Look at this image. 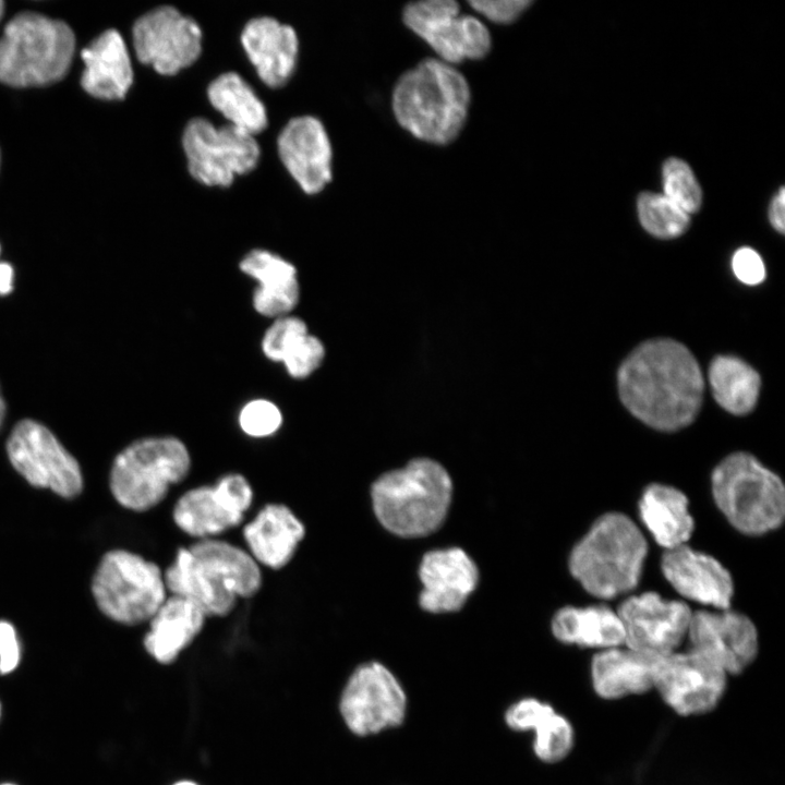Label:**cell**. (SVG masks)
Masks as SVG:
<instances>
[{
	"label": "cell",
	"mask_w": 785,
	"mask_h": 785,
	"mask_svg": "<svg viewBox=\"0 0 785 785\" xmlns=\"http://www.w3.org/2000/svg\"><path fill=\"white\" fill-rule=\"evenodd\" d=\"M678 714L698 715L714 709L726 688V673L690 649L660 656L654 686Z\"/></svg>",
	"instance_id": "15"
},
{
	"label": "cell",
	"mask_w": 785,
	"mask_h": 785,
	"mask_svg": "<svg viewBox=\"0 0 785 785\" xmlns=\"http://www.w3.org/2000/svg\"><path fill=\"white\" fill-rule=\"evenodd\" d=\"M164 580L167 592L192 601L206 617L228 616L263 582L259 565L247 551L216 538L180 547Z\"/></svg>",
	"instance_id": "2"
},
{
	"label": "cell",
	"mask_w": 785,
	"mask_h": 785,
	"mask_svg": "<svg viewBox=\"0 0 785 785\" xmlns=\"http://www.w3.org/2000/svg\"><path fill=\"white\" fill-rule=\"evenodd\" d=\"M240 269L259 282L253 295L259 314L281 316L297 305V269L288 261L265 250H253L241 261Z\"/></svg>",
	"instance_id": "27"
},
{
	"label": "cell",
	"mask_w": 785,
	"mask_h": 785,
	"mask_svg": "<svg viewBox=\"0 0 785 785\" xmlns=\"http://www.w3.org/2000/svg\"><path fill=\"white\" fill-rule=\"evenodd\" d=\"M3 10H4V5H3V2L0 0V19L3 14Z\"/></svg>",
	"instance_id": "45"
},
{
	"label": "cell",
	"mask_w": 785,
	"mask_h": 785,
	"mask_svg": "<svg viewBox=\"0 0 785 785\" xmlns=\"http://www.w3.org/2000/svg\"><path fill=\"white\" fill-rule=\"evenodd\" d=\"M553 712V706L546 702L535 698H523L506 710L505 722L515 732L534 730Z\"/></svg>",
	"instance_id": "37"
},
{
	"label": "cell",
	"mask_w": 785,
	"mask_h": 785,
	"mask_svg": "<svg viewBox=\"0 0 785 785\" xmlns=\"http://www.w3.org/2000/svg\"><path fill=\"white\" fill-rule=\"evenodd\" d=\"M241 41L261 80L280 87L290 78L298 56L294 29L274 17L261 16L246 23Z\"/></svg>",
	"instance_id": "23"
},
{
	"label": "cell",
	"mask_w": 785,
	"mask_h": 785,
	"mask_svg": "<svg viewBox=\"0 0 785 785\" xmlns=\"http://www.w3.org/2000/svg\"><path fill=\"white\" fill-rule=\"evenodd\" d=\"M339 706L348 728L358 736H369L403 722L407 696L385 665L369 662L358 666L348 679Z\"/></svg>",
	"instance_id": "12"
},
{
	"label": "cell",
	"mask_w": 785,
	"mask_h": 785,
	"mask_svg": "<svg viewBox=\"0 0 785 785\" xmlns=\"http://www.w3.org/2000/svg\"><path fill=\"white\" fill-rule=\"evenodd\" d=\"M552 631L567 644L611 649L625 642L621 620L605 605L566 606L552 619Z\"/></svg>",
	"instance_id": "29"
},
{
	"label": "cell",
	"mask_w": 785,
	"mask_h": 785,
	"mask_svg": "<svg viewBox=\"0 0 785 785\" xmlns=\"http://www.w3.org/2000/svg\"><path fill=\"white\" fill-rule=\"evenodd\" d=\"M709 383L715 401L732 414H747L758 402L760 375L737 357H715L709 367Z\"/></svg>",
	"instance_id": "31"
},
{
	"label": "cell",
	"mask_w": 785,
	"mask_h": 785,
	"mask_svg": "<svg viewBox=\"0 0 785 785\" xmlns=\"http://www.w3.org/2000/svg\"><path fill=\"white\" fill-rule=\"evenodd\" d=\"M662 570L685 597L717 609L728 608L734 592L733 580L715 558L684 544L665 551Z\"/></svg>",
	"instance_id": "21"
},
{
	"label": "cell",
	"mask_w": 785,
	"mask_h": 785,
	"mask_svg": "<svg viewBox=\"0 0 785 785\" xmlns=\"http://www.w3.org/2000/svg\"><path fill=\"white\" fill-rule=\"evenodd\" d=\"M714 500L740 532L759 535L776 529L785 515L781 479L750 454L724 458L711 476Z\"/></svg>",
	"instance_id": "7"
},
{
	"label": "cell",
	"mask_w": 785,
	"mask_h": 785,
	"mask_svg": "<svg viewBox=\"0 0 785 785\" xmlns=\"http://www.w3.org/2000/svg\"><path fill=\"white\" fill-rule=\"evenodd\" d=\"M14 271L10 264L0 262V294H9L13 289Z\"/></svg>",
	"instance_id": "42"
},
{
	"label": "cell",
	"mask_w": 785,
	"mask_h": 785,
	"mask_svg": "<svg viewBox=\"0 0 785 785\" xmlns=\"http://www.w3.org/2000/svg\"><path fill=\"white\" fill-rule=\"evenodd\" d=\"M4 414H5V404H4L3 398H2V396H1V394H0V426H1L2 422H3Z\"/></svg>",
	"instance_id": "43"
},
{
	"label": "cell",
	"mask_w": 785,
	"mask_h": 785,
	"mask_svg": "<svg viewBox=\"0 0 785 785\" xmlns=\"http://www.w3.org/2000/svg\"><path fill=\"white\" fill-rule=\"evenodd\" d=\"M647 551L635 522L624 514L608 512L575 545L569 570L590 594L612 599L638 584Z\"/></svg>",
	"instance_id": "5"
},
{
	"label": "cell",
	"mask_w": 785,
	"mask_h": 785,
	"mask_svg": "<svg viewBox=\"0 0 785 785\" xmlns=\"http://www.w3.org/2000/svg\"><path fill=\"white\" fill-rule=\"evenodd\" d=\"M423 589L419 602L431 613L459 611L479 583V570L461 548L427 552L420 564Z\"/></svg>",
	"instance_id": "19"
},
{
	"label": "cell",
	"mask_w": 785,
	"mask_h": 785,
	"mask_svg": "<svg viewBox=\"0 0 785 785\" xmlns=\"http://www.w3.org/2000/svg\"><path fill=\"white\" fill-rule=\"evenodd\" d=\"M617 614L629 649L663 656L675 652L687 636L692 612L680 601L645 592L625 600Z\"/></svg>",
	"instance_id": "17"
},
{
	"label": "cell",
	"mask_w": 785,
	"mask_h": 785,
	"mask_svg": "<svg viewBox=\"0 0 785 785\" xmlns=\"http://www.w3.org/2000/svg\"><path fill=\"white\" fill-rule=\"evenodd\" d=\"M7 452L14 469L33 486L49 488L64 498L83 490L76 459L43 424L25 419L12 430Z\"/></svg>",
	"instance_id": "11"
},
{
	"label": "cell",
	"mask_w": 785,
	"mask_h": 785,
	"mask_svg": "<svg viewBox=\"0 0 785 785\" xmlns=\"http://www.w3.org/2000/svg\"><path fill=\"white\" fill-rule=\"evenodd\" d=\"M182 143L191 176L206 185H230L234 174L250 172L259 158L252 134L232 124L217 129L203 118L186 124Z\"/></svg>",
	"instance_id": "10"
},
{
	"label": "cell",
	"mask_w": 785,
	"mask_h": 785,
	"mask_svg": "<svg viewBox=\"0 0 785 785\" xmlns=\"http://www.w3.org/2000/svg\"><path fill=\"white\" fill-rule=\"evenodd\" d=\"M92 593L104 615L129 626L148 621L168 596L160 567L125 550L104 555Z\"/></svg>",
	"instance_id": "9"
},
{
	"label": "cell",
	"mask_w": 785,
	"mask_h": 785,
	"mask_svg": "<svg viewBox=\"0 0 785 785\" xmlns=\"http://www.w3.org/2000/svg\"><path fill=\"white\" fill-rule=\"evenodd\" d=\"M212 105L234 126L250 134L267 125L266 109L251 86L237 73L227 72L215 78L207 89Z\"/></svg>",
	"instance_id": "32"
},
{
	"label": "cell",
	"mask_w": 785,
	"mask_h": 785,
	"mask_svg": "<svg viewBox=\"0 0 785 785\" xmlns=\"http://www.w3.org/2000/svg\"><path fill=\"white\" fill-rule=\"evenodd\" d=\"M278 152L290 174L309 194L318 193L331 179V146L314 117L291 119L278 137Z\"/></svg>",
	"instance_id": "20"
},
{
	"label": "cell",
	"mask_w": 785,
	"mask_h": 785,
	"mask_svg": "<svg viewBox=\"0 0 785 785\" xmlns=\"http://www.w3.org/2000/svg\"><path fill=\"white\" fill-rule=\"evenodd\" d=\"M75 48L71 27L34 12L15 15L0 38V81L26 87L61 80Z\"/></svg>",
	"instance_id": "6"
},
{
	"label": "cell",
	"mask_w": 785,
	"mask_h": 785,
	"mask_svg": "<svg viewBox=\"0 0 785 785\" xmlns=\"http://www.w3.org/2000/svg\"><path fill=\"white\" fill-rule=\"evenodd\" d=\"M408 28L421 37L448 63L481 59L491 48V36L478 19L459 16V5L450 0L409 3L402 13Z\"/></svg>",
	"instance_id": "13"
},
{
	"label": "cell",
	"mask_w": 785,
	"mask_h": 785,
	"mask_svg": "<svg viewBox=\"0 0 785 785\" xmlns=\"http://www.w3.org/2000/svg\"><path fill=\"white\" fill-rule=\"evenodd\" d=\"M0 717H1V703H0Z\"/></svg>",
	"instance_id": "46"
},
{
	"label": "cell",
	"mask_w": 785,
	"mask_h": 785,
	"mask_svg": "<svg viewBox=\"0 0 785 785\" xmlns=\"http://www.w3.org/2000/svg\"><path fill=\"white\" fill-rule=\"evenodd\" d=\"M732 269L736 278L745 285L756 286L765 279L763 259L751 247H740L734 253Z\"/></svg>",
	"instance_id": "38"
},
{
	"label": "cell",
	"mask_w": 785,
	"mask_h": 785,
	"mask_svg": "<svg viewBox=\"0 0 785 785\" xmlns=\"http://www.w3.org/2000/svg\"><path fill=\"white\" fill-rule=\"evenodd\" d=\"M132 32L138 60L164 75L189 67L202 50L198 24L173 7H158L142 15Z\"/></svg>",
	"instance_id": "16"
},
{
	"label": "cell",
	"mask_w": 785,
	"mask_h": 785,
	"mask_svg": "<svg viewBox=\"0 0 785 785\" xmlns=\"http://www.w3.org/2000/svg\"><path fill=\"white\" fill-rule=\"evenodd\" d=\"M253 498V488L246 478L229 473L214 485L197 486L183 493L173 506L172 519L191 538L214 539L242 523Z\"/></svg>",
	"instance_id": "14"
},
{
	"label": "cell",
	"mask_w": 785,
	"mask_h": 785,
	"mask_svg": "<svg viewBox=\"0 0 785 785\" xmlns=\"http://www.w3.org/2000/svg\"><path fill=\"white\" fill-rule=\"evenodd\" d=\"M190 469V454L180 439L143 438L114 458L109 486L122 507L147 511L166 498L172 485L184 481Z\"/></svg>",
	"instance_id": "8"
},
{
	"label": "cell",
	"mask_w": 785,
	"mask_h": 785,
	"mask_svg": "<svg viewBox=\"0 0 785 785\" xmlns=\"http://www.w3.org/2000/svg\"><path fill=\"white\" fill-rule=\"evenodd\" d=\"M637 207L643 229L653 237L673 239L689 227V215L664 194L643 192L638 197Z\"/></svg>",
	"instance_id": "33"
},
{
	"label": "cell",
	"mask_w": 785,
	"mask_h": 785,
	"mask_svg": "<svg viewBox=\"0 0 785 785\" xmlns=\"http://www.w3.org/2000/svg\"><path fill=\"white\" fill-rule=\"evenodd\" d=\"M533 750L544 762L563 760L572 749L575 732L570 722L555 711L534 728Z\"/></svg>",
	"instance_id": "35"
},
{
	"label": "cell",
	"mask_w": 785,
	"mask_h": 785,
	"mask_svg": "<svg viewBox=\"0 0 785 785\" xmlns=\"http://www.w3.org/2000/svg\"><path fill=\"white\" fill-rule=\"evenodd\" d=\"M464 76L438 59H425L407 71L392 92L397 122L414 137L444 145L460 133L469 110Z\"/></svg>",
	"instance_id": "3"
},
{
	"label": "cell",
	"mask_w": 785,
	"mask_h": 785,
	"mask_svg": "<svg viewBox=\"0 0 785 785\" xmlns=\"http://www.w3.org/2000/svg\"><path fill=\"white\" fill-rule=\"evenodd\" d=\"M262 349L268 359L283 362L295 378L309 376L325 355L321 340L307 333L303 321L292 316L275 321L263 337Z\"/></svg>",
	"instance_id": "30"
},
{
	"label": "cell",
	"mask_w": 785,
	"mask_h": 785,
	"mask_svg": "<svg viewBox=\"0 0 785 785\" xmlns=\"http://www.w3.org/2000/svg\"><path fill=\"white\" fill-rule=\"evenodd\" d=\"M452 495L447 470L430 458L382 474L371 487L374 512L382 526L402 538H420L444 522Z\"/></svg>",
	"instance_id": "4"
},
{
	"label": "cell",
	"mask_w": 785,
	"mask_h": 785,
	"mask_svg": "<svg viewBox=\"0 0 785 785\" xmlns=\"http://www.w3.org/2000/svg\"><path fill=\"white\" fill-rule=\"evenodd\" d=\"M281 421L282 416L277 406L264 399L246 403L239 416L243 432L253 437L274 434L279 428Z\"/></svg>",
	"instance_id": "36"
},
{
	"label": "cell",
	"mask_w": 785,
	"mask_h": 785,
	"mask_svg": "<svg viewBox=\"0 0 785 785\" xmlns=\"http://www.w3.org/2000/svg\"><path fill=\"white\" fill-rule=\"evenodd\" d=\"M531 3L529 0L469 1L475 11L499 24L514 22Z\"/></svg>",
	"instance_id": "39"
},
{
	"label": "cell",
	"mask_w": 785,
	"mask_h": 785,
	"mask_svg": "<svg viewBox=\"0 0 785 785\" xmlns=\"http://www.w3.org/2000/svg\"><path fill=\"white\" fill-rule=\"evenodd\" d=\"M174 785H197V784H195L191 781H182V782L176 783Z\"/></svg>",
	"instance_id": "44"
},
{
	"label": "cell",
	"mask_w": 785,
	"mask_h": 785,
	"mask_svg": "<svg viewBox=\"0 0 785 785\" xmlns=\"http://www.w3.org/2000/svg\"><path fill=\"white\" fill-rule=\"evenodd\" d=\"M3 785H13V784H3Z\"/></svg>",
	"instance_id": "47"
},
{
	"label": "cell",
	"mask_w": 785,
	"mask_h": 785,
	"mask_svg": "<svg viewBox=\"0 0 785 785\" xmlns=\"http://www.w3.org/2000/svg\"><path fill=\"white\" fill-rule=\"evenodd\" d=\"M659 657L629 648L605 649L591 664L595 692L605 699H617L648 691L654 686Z\"/></svg>",
	"instance_id": "26"
},
{
	"label": "cell",
	"mask_w": 785,
	"mask_h": 785,
	"mask_svg": "<svg viewBox=\"0 0 785 785\" xmlns=\"http://www.w3.org/2000/svg\"><path fill=\"white\" fill-rule=\"evenodd\" d=\"M206 618L195 603L170 594L148 620L144 648L157 662L170 664L202 631Z\"/></svg>",
	"instance_id": "25"
},
{
	"label": "cell",
	"mask_w": 785,
	"mask_h": 785,
	"mask_svg": "<svg viewBox=\"0 0 785 785\" xmlns=\"http://www.w3.org/2000/svg\"><path fill=\"white\" fill-rule=\"evenodd\" d=\"M85 64L83 88L94 97L112 100L125 96L133 71L125 43L114 29H108L82 50Z\"/></svg>",
	"instance_id": "24"
},
{
	"label": "cell",
	"mask_w": 785,
	"mask_h": 785,
	"mask_svg": "<svg viewBox=\"0 0 785 785\" xmlns=\"http://www.w3.org/2000/svg\"><path fill=\"white\" fill-rule=\"evenodd\" d=\"M21 659V648L12 624L0 620V674L14 671Z\"/></svg>",
	"instance_id": "40"
},
{
	"label": "cell",
	"mask_w": 785,
	"mask_h": 785,
	"mask_svg": "<svg viewBox=\"0 0 785 785\" xmlns=\"http://www.w3.org/2000/svg\"><path fill=\"white\" fill-rule=\"evenodd\" d=\"M664 195L688 215L700 209L702 191L690 166L681 159L668 158L662 169Z\"/></svg>",
	"instance_id": "34"
},
{
	"label": "cell",
	"mask_w": 785,
	"mask_h": 785,
	"mask_svg": "<svg viewBox=\"0 0 785 785\" xmlns=\"http://www.w3.org/2000/svg\"><path fill=\"white\" fill-rule=\"evenodd\" d=\"M687 635L691 649L726 674L741 673L758 653V633L752 621L728 609L692 613Z\"/></svg>",
	"instance_id": "18"
},
{
	"label": "cell",
	"mask_w": 785,
	"mask_h": 785,
	"mask_svg": "<svg viewBox=\"0 0 785 785\" xmlns=\"http://www.w3.org/2000/svg\"><path fill=\"white\" fill-rule=\"evenodd\" d=\"M639 512L649 532L665 550L684 545L693 531L688 499L673 486L649 485L641 495Z\"/></svg>",
	"instance_id": "28"
},
{
	"label": "cell",
	"mask_w": 785,
	"mask_h": 785,
	"mask_svg": "<svg viewBox=\"0 0 785 785\" xmlns=\"http://www.w3.org/2000/svg\"><path fill=\"white\" fill-rule=\"evenodd\" d=\"M249 553L258 565L279 570L293 558L305 536V527L286 505H265L243 528Z\"/></svg>",
	"instance_id": "22"
},
{
	"label": "cell",
	"mask_w": 785,
	"mask_h": 785,
	"mask_svg": "<svg viewBox=\"0 0 785 785\" xmlns=\"http://www.w3.org/2000/svg\"><path fill=\"white\" fill-rule=\"evenodd\" d=\"M618 392L644 424L673 432L693 422L702 404L704 379L690 350L673 339L639 345L621 363Z\"/></svg>",
	"instance_id": "1"
},
{
	"label": "cell",
	"mask_w": 785,
	"mask_h": 785,
	"mask_svg": "<svg viewBox=\"0 0 785 785\" xmlns=\"http://www.w3.org/2000/svg\"><path fill=\"white\" fill-rule=\"evenodd\" d=\"M769 219L772 227L780 233L785 230V190L781 188L772 198L769 208Z\"/></svg>",
	"instance_id": "41"
}]
</instances>
